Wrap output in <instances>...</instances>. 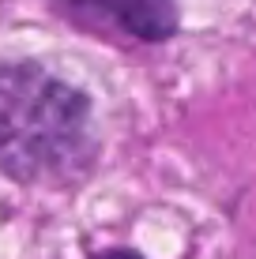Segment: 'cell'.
<instances>
[{"label":"cell","mask_w":256,"mask_h":259,"mask_svg":"<svg viewBox=\"0 0 256 259\" xmlns=\"http://www.w3.org/2000/svg\"><path fill=\"white\" fill-rule=\"evenodd\" d=\"M94 259H139V255L128 252V248H117V252H105V255H94Z\"/></svg>","instance_id":"cell-3"},{"label":"cell","mask_w":256,"mask_h":259,"mask_svg":"<svg viewBox=\"0 0 256 259\" xmlns=\"http://www.w3.org/2000/svg\"><path fill=\"white\" fill-rule=\"evenodd\" d=\"M91 158V102L38 64H0V169L15 181H72Z\"/></svg>","instance_id":"cell-1"},{"label":"cell","mask_w":256,"mask_h":259,"mask_svg":"<svg viewBox=\"0 0 256 259\" xmlns=\"http://www.w3.org/2000/svg\"><path fill=\"white\" fill-rule=\"evenodd\" d=\"M83 23H105L139 41H166L177 30L173 0H57Z\"/></svg>","instance_id":"cell-2"}]
</instances>
